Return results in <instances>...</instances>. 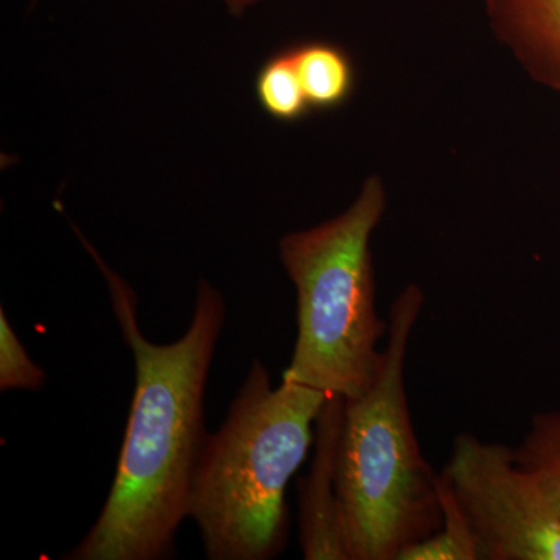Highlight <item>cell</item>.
Segmentation results:
<instances>
[{"label": "cell", "mask_w": 560, "mask_h": 560, "mask_svg": "<svg viewBox=\"0 0 560 560\" xmlns=\"http://www.w3.org/2000/svg\"><path fill=\"white\" fill-rule=\"evenodd\" d=\"M80 241L108 283L114 315L135 357L136 389L108 499L65 559H172L176 533L189 517L191 480L209 434L206 385L226 304L215 287L201 280L183 337L156 345L140 331L135 291L83 235Z\"/></svg>", "instance_id": "6da1fadb"}, {"label": "cell", "mask_w": 560, "mask_h": 560, "mask_svg": "<svg viewBox=\"0 0 560 560\" xmlns=\"http://www.w3.org/2000/svg\"><path fill=\"white\" fill-rule=\"evenodd\" d=\"M329 394L300 383L272 386L260 360L223 425L208 434L191 480L189 517L209 560H270L287 545V486L307 458Z\"/></svg>", "instance_id": "7a4b0ae2"}, {"label": "cell", "mask_w": 560, "mask_h": 560, "mask_svg": "<svg viewBox=\"0 0 560 560\" xmlns=\"http://www.w3.org/2000/svg\"><path fill=\"white\" fill-rule=\"evenodd\" d=\"M423 293L401 291L374 381L345 399L337 489L350 560H397L441 528L440 471L423 458L405 389L408 346Z\"/></svg>", "instance_id": "3957f363"}, {"label": "cell", "mask_w": 560, "mask_h": 560, "mask_svg": "<svg viewBox=\"0 0 560 560\" xmlns=\"http://www.w3.org/2000/svg\"><path fill=\"white\" fill-rule=\"evenodd\" d=\"M385 208L383 183L372 176L341 215L280 238L298 298V337L283 381L345 399L374 381L389 320L375 308L371 237Z\"/></svg>", "instance_id": "277c9868"}, {"label": "cell", "mask_w": 560, "mask_h": 560, "mask_svg": "<svg viewBox=\"0 0 560 560\" xmlns=\"http://www.w3.org/2000/svg\"><path fill=\"white\" fill-rule=\"evenodd\" d=\"M441 475L469 518L481 560H560L559 511L514 448L460 433Z\"/></svg>", "instance_id": "5b68a950"}, {"label": "cell", "mask_w": 560, "mask_h": 560, "mask_svg": "<svg viewBox=\"0 0 560 560\" xmlns=\"http://www.w3.org/2000/svg\"><path fill=\"white\" fill-rule=\"evenodd\" d=\"M345 397L330 396L316 419V448L300 486V540L305 560H350L337 489Z\"/></svg>", "instance_id": "8992f818"}, {"label": "cell", "mask_w": 560, "mask_h": 560, "mask_svg": "<svg viewBox=\"0 0 560 560\" xmlns=\"http://www.w3.org/2000/svg\"><path fill=\"white\" fill-rule=\"evenodd\" d=\"M497 38L530 79L560 92V0H485Z\"/></svg>", "instance_id": "52a82bcc"}, {"label": "cell", "mask_w": 560, "mask_h": 560, "mask_svg": "<svg viewBox=\"0 0 560 560\" xmlns=\"http://www.w3.org/2000/svg\"><path fill=\"white\" fill-rule=\"evenodd\" d=\"M290 50L312 109H334L348 101L353 69L346 51L319 40Z\"/></svg>", "instance_id": "ba28073f"}, {"label": "cell", "mask_w": 560, "mask_h": 560, "mask_svg": "<svg viewBox=\"0 0 560 560\" xmlns=\"http://www.w3.org/2000/svg\"><path fill=\"white\" fill-rule=\"evenodd\" d=\"M441 528L411 545L397 560H481L480 545L466 512L440 471Z\"/></svg>", "instance_id": "9c48e42d"}, {"label": "cell", "mask_w": 560, "mask_h": 560, "mask_svg": "<svg viewBox=\"0 0 560 560\" xmlns=\"http://www.w3.org/2000/svg\"><path fill=\"white\" fill-rule=\"evenodd\" d=\"M514 452L518 466L537 481L560 514V407L534 416Z\"/></svg>", "instance_id": "30bf717a"}, {"label": "cell", "mask_w": 560, "mask_h": 560, "mask_svg": "<svg viewBox=\"0 0 560 560\" xmlns=\"http://www.w3.org/2000/svg\"><path fill=\"white\" fill-rule=\"evenodd\" d=\"M256 97L272 119L294 121L307 116L311 103L291 50L280 51L261 66L256 79Z\"/></svg>", "instance_id": "8fae6325"}, {"label": "cell", "mask_w": 560, "mask_h": 560, "mask_svg": "<svg viewBox=\"0 0 560 560\" xmlns=\"http://www.w3.org/2000/svg\"><path fill=\"white\" fill-rule=\"evenodd\" d=\"M46 372L28 355L16 331L0 308V390H38L46 385Z\"/></svg>", "instance_id": "7c38bea8"}, {"label": "cell", "mask_w": 560, "mask_h": 560, "mask_svg": "<svg viewBox=\"0 0 560 560\" xmlns=\"http://www.w3.org/2000/svg\"><path fill=\"white\" fill-rule=\"evenodd\" d=\"M221 2L224 3L231 16L241 18L250 7L257 5L261 0H221Z\"/></svg>", "instance_id": "4fadbf2b"}, {"label": "cell", "mask_w": 560, "mask_h": 560, "mask_svg": "<svg viewBox=\"0 0 560 560\" xmlns=\"http://www.w3.org/2000/svg\"><path fill=\"white\" fill-rule=\"evenodd\" d=\"M33 2H38V0H33Z\"/></svg>", "instance_id": "5bb4252c"}]
</instances>
